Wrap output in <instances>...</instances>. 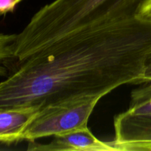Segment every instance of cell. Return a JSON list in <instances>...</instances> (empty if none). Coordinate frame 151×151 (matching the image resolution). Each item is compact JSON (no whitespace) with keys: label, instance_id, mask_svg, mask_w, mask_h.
<instances>
[{"label":"cell","instance_id":"6da1fadb","mask_svg":"<svg viewBox=\"0 0 151 151\" xmlns=\"http://www.w3.org/2000/svg\"><path fill=\"white\" fill-rule=\"evenodd\" d=\"M150 58L151 21L134 13L93 24L16 63L0 82V109L103 97L122 85L142 84Z\"/></svg>","mask_w":151,"mask_h":151},{"label":"cell","instance_id":"7a4b0ae2","mask_svg":"<svg viewBox=\"0 0 151 151\" xmlns=\"http://www.w3.org/2000/svg\"><path fill=\"white\" fill-rule=\"evenodd\" d=\"M142 1L55 0L37 11L16 34L15 59L21 63L85 27L137 13Z\"/></svg>","mask_w":151,"mask_h":151},{"label":"cell","instance_id":"3957f363","mask_svg":"<svg viewBox=\"0 0 151 151\" xmlns=\"http://www.w3.org/2000/svg\"><path fill=\"white\" fill-rule=\"evenodd\" d=\"M101 98L99 95L78 96L42 106L25 128L22 141H35L87 128L88 119Z\"/></svg>","mask_w":151,"mask_h":151},{"label":"cell","instance_id":"277c9868","mask_svg":"<svg viewBox=\"0 0 151 151\" xmlns=\"http://www.w3.org/2000/svg\"><path fill=\"white\" fill-rule=\"evenodd\" d=\"M115 150L151 151V114H136L128 110L114 120Z\"/></svg>","mask_w":151,"mask_h":151},{"label":"cell","instance_id":"5b68a950","mask_svg":"<svg viewBox=\"0 0 151 151\" xmlns=\"http://www.w3.org/2000/svg\"><path fill=\"white\" fill-rule=\"evenodd\" d=\"M31 151H114L112 142H103L91 133L89 128L56 135L47 144L28 142Z\"/></svg>","mask_w":151,"mask_h":151},{"label":"cell","instance_id":"8992f818","mask_svg":"<svg viewBox=\"0 0 151 151\" xmlns=\"http://www.w3.org/2000/svg\"><path fill=\"white\" fill-rule=\"evenodd\" d=\"M39 109L38 106L0 109V143L22 141V134Z\"/></svg>","mask_w":151,"mask_h":151},{"label":"cell","instance_id":"52a82bcc","mask_svg":"<svg viewBox=\"0 0 151 151\" xmlns=\"http://www.w3.org/2000/svg\"><path fill=\"white\" fill-rule=\"evenodd\" d=\"M133 90L130 107L128 109L136 114H151V82Z\"/></svg>","mask_w":151,"mask_h":151},{"label":"cell","instance_id":"ba28073f","mask_svg":"<svg viewBox=\"0 0 151 151\" xmlns=\"http://www.w3.org/2000/svg\"><path fill=\"white\" fill-rule=\"evenodd\" d=\"M16 38V34L0 33V77L9 75V63L15 60L13 45Z\"/></svg>","mask_w":151,"mask_h":151},{"label":"cell","instance_id":"9c48e42d","mask_svg":"<svg viewBox=\"0 0 151 151\" xmlns=\"http://www.w3.org/2000/svg\"><path fill=\"white\" fill-rule=\"evenodd\" d=\"M137 15L140 18L151 21V0H143L137 10Z\"/></svg>","mask_w":151,"mask_h":151},{"label":"cell","instance_id":"30bf717a","mask_svg":"<svg viewBox=\"0 0 151 151\" xmlns=\"http://www.w3.org/2000/svg\"><path fill=\"white\" fill-rule=\"evenodd\" d=\"M22 0H0V14L13 12Z\"/></svg>","mask_w":151,"mask_h":151},{"label":"cell","instance_id":"8fae6325","mask_svg":"<svg viewBox=\"0 0 151 151\" xmlns=\"http://www.w3.org/2000/svg\"><path fill=\"white\" fill-rule=\"evenodd\" d=\"M148 82H151V58L147 60V64H146L142 79V84Z\"/></svg>","mask_w":151,"mask_h":151}]
</instances>
